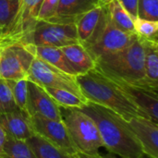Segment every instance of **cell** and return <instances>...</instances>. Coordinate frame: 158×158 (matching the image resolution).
I'll list each match as a JSON object with an SVG mask.
<instances>
[{
	"label": "cell",
	"instance_id": "obj_11",
	"mask_svg": "<svg viewBox=\"0 0 158 158\" xmlns=\"http://www.w3.org/2000/svg\"><path fill=\"white\" fill-rule=\"evenodd\" d=\"M26 109L30 117L39 116L48 119L62 121L59 106L44 87L29 80Z\"/></svg>",
	"mask_w": 158,
	"mask_h": 158
},
{
	"label": "cell",
	"instance_id": "obj_31",
	"mask_svg": "<svg viewBox=\"0 0 158 158\" xmlns=\"http://www.w3.org/2000/svg\"><path fill=\"white\" fill-rule=\"evenodd\" d=\"M69 158H106L100 156L98 153H84L77 151L76 153L69 156Z\"/></svg>",
	"mask_w": 158,
	"mask_h": 158
},
{
	"label": "cell",
	"instance_id": "obj_26",
	"mask_svg": "<svg viewBox=\"0 0 158 158\" xmlns=\"http://www.w3.org/2000/svg\"><path fill=\"white\" fill-rule=\"evenodd\" d=\"M10 90L12 92V95L17 106L27 112V97H28V79H21L18 81H6Z\"/></svg>",
	"mask_w": 158,
	"mask_h": 158
},
{
	"label": "cell",
	"instance_id": "obj_20",
	"mask_svg": "<svg viewBox=\"0 0 158 158\" xmlns=\"http://www.w3.org/2000/svg\"><path fill=\"white\" fill-rule=\"evenodd\" d=\"M26 142L36 158H69V155L37 133L27 139Z\"/></svg>",
	"mask_w": 158,
	"mask_h": 158
},
{
	"label": "cell",
	"instance_id": "obj_30",
	"mask_svg": "<svg viewBox=\"0 0 158 158\" xmlns=\"http://www.w3.org/2000/svg\"><path fill=\"white\" fill-rule=\"evenodd\" d=\"M134 20L137 18L138 0H118Z\"/></svg>",
	"mask_w": 158,
	"mask_h": 158
},
{
	"label": "cell",
	"instance_id": "obj_14",
	"mask_svg": "<svg viewBox=\"0 0 158 158\" xmlns=\"http://www.w3.org/2000/svg\"><path fill=\"white\" fill-rule=\"evenodd\" d=\"M128 124L137 138L144 156L149 158H158V125L153 120L135 117Z\"/></svg>",
	"mask_w": 158,
	"mask_h": 158
},
{
	"label": "cell",
	"instance_id": "obj_28",
	"mask_svg": "<svg viewBox=\"0 0 158 158\" xmlns=\"http://www.w3.org/2000/svg\"><path fill=\"white\" fill-rule=\"evenodd\" d=\"M137 18L158 20V0H138Z\"/></svg>",
	"mask_w": 158,
	"mask_h": 158
},
{
	"label": "cell",
	"instance_id": "obj_12",
	"mask_svg": "<svg viewBox=\"0 0 158 158\" xmlns=\"http://www.w3.org/2000/svg\"><path fill=\"white\" fill-rule=\"evenodd\" d=\"M108 79H110L151 120L158 123V92L121 80Z\"/></svg>",
	"mask_w": 158,
	"mask_h": 158
},
{
	"label": "cell",
	"instance_id": "obj_17",
	"mask_svg": "<svg viewBox=\"0 0 158 158\" xmlns=\"http://www.w3.org/2000/svg\"><path fill=\"white\" fill-rule=\"evenodd\" d=\"M76 76L82 75L95 68V61L81 44L76 43L61 48Z\"/></svg>",
	"mask_w": 158,
	"mask_h": 158
},
{
	"label": "cell",
	"instance_id": "obj_16",
	"mask_svg": "<svg viewBox=\"0 0 158 158\" xmlns=\"http://www.w3.org/2000/svg\"><path fill=\"white\" fill-rule=\"evenodd\" d=\"M25 44L27 45L28 49L33 55L34 57H37L59 69L60 70L76 77L73 69L69 65L61 48L53 47V46H36L31 44Z\"/></svg>",
	"mask_w": 158,
	"mask_h": 158
},
{
	"label": "cell",
	"instance_id": "obj_8",
	"mask_svg": "<svg viewBox=\"0 0 158 158\" xmlns=\"http://www.w3.org/2000/svg\"><path fill=\"white\" fill-rule=\"evenodd\" d=\"M108 21V11L106 5L95 7L79 17L74 20L78 42L84 48L94 45L102 35Z\"/></svg>",
	"mask_w": 158,
	"mask_h": 158
},
{
	"label": "cell",
	"instance_id": "obj_23",
	"mask_svg": "<svg viewBox=\"0 0 158 158\" xmlns=\"http://www.w3.org/2000/svg\"><path fill=\"white\" fill-rule=\"evenodd\" d=\"M44 90L47 92V94L52 97V99L59 107L81 108L88 102L67 90L50 87H45Z\"/></svg>",
	"mask_w": 158,
	"mask_h": 158
},
{
	"label": "cell",
	"instance_id": "obj_9",
	"mask_svg": "<svg viewBox=\"0 0 158 158\" xmlns=\"http://www.w3.org/2000/svg\"><path fill=\"white\" fill-rule=\"evenodd\" d=\"M31 120L35 133L41 135L69 156L77 152V148L63 121L48 119L39 116L31 117Z\"/></svg>",
	"mask_w": 158,
	"mask_h": 158
},
{
	"label": "cell",
	"instance_id": "obj_18",
	"mask_svg": "<svg viewBox=\"0 0 158 158\" xmlns=\"http://www.w3.org/2000/svg\"><path fill=\"white\" fill-rule=\"evenodd\" d=\"M105 6L100 0H59L54 18L75 20V19L95 7Z\"/></svg>",
	"mask_w": 158,
	"mask_h": 158
},
{
	"label": "cell",
	"instance_id": "obj_35",
	"mask_svg": "<svg viewBox=\"0 0 158 158\" xmlns=\"http://www.w3.org/2000/svg\"><path fill=\"white\" fill-rule=\"evenodd\" d=\"M5 44H3V43H1L0 42V51H1V49H2V47H3V45H4Z\"/></svg>",
	"mask_w": 158,
	"mask_h": 158
},
{
	"label": "cell",
	"instance_id": "obj_3",
	"mask_svg": "<svg viewBox=\"0 0 158 158\" xmlns=\"http://www.w3.org/2000/svg\"><path fill=\"white\" fill-rule=\"evenodd\" d=\"M95 69L108 78L121 80L151 90L156 89L145 81L144 53L138 36L126 48L96 58Z\"/></svg>",
	"mask_w": 158,
	"mask_h": 158
},
{
	"label": "cell",
	"instance_id": "obj_15",
	"mask_svg": "<svg viewBox=\"0 0 158 158\" xmlns=\"http://www.w3.org/2000/svg\"><path fill=\"white\" fill-rule=\"evenodd\" d=\"M0 125L6 137L11 139L26 141L35 133L31 117L19 108L9 113L1 114Z\"/></svg>",
	"mask_w": 158,
	"mask_h": 158
},
{
	"label": "cell",
	"instance_id": "obj_33",
	"mask_svg": "<svg viewBox=\"0 0 158 158\" xmlns=\"http://www.w3.org/2000/svg\"><path fill=\"white\" fill-rule=\"evenodd\" d=\"M0 42L3 43V44H6V38H5V34H4V31L3 30L0 28Z\"/></svg>",
	"mask_w": 158,
	"mask_h": 158
},
{
	"label": "cell",
	"instance_id": "obj_1",
	"mask_svg": "<svg viewBox=\"0 0 158 158\" xmlns=\"http://www.w3.org/2000/svg\"><path fill=\"white\" fill-rule=\"evenodd\" d=\"M95 122L104 147L121 158H143L142 147L128 121L114 111L87 102L81 108Z\"/></svg>",
	"mask_w": 158,
	"mask_h": 158
},
{
	"label": "cell",
	"instance_id": "obj_27",
	"mask_svg": "<svg viewBox=\"0 0 158 158\" xmlns=\"http://www.w3.org/2000/svg\"><path fill=\"white\" fill-rule=\"evenodd\" d=\"M18 108L7 81L0 79V115L12 112Z\"/></svg>",
	"mask_w": 158,
	"mask_h": 158
},
{
	"label": "cell",
	"instance_id": "obj_2",
	"mask_svg": "<svg viewBox=\"0 0 158 158\" xmlns=\"http://www.w3.org/2000/svg\"><path fill=\"white\" fill-rule=\"evenodd\" d=\"M76 80L87 101L114 111L126 121L135 117L149 118L110 79L95 68L82 75L76 76Z\"/></svg>",
	"mask_w": 158,
	"mask_h": 158
},
{
	"label": "cell",
	"instance_id": "obj_19",
	"mask_svg": "<svg viewBox=\"0 0 158 158\" xmlns=\"http://www.w3.org/2000/svg\"><path fill=\"white\" fill-rule=\"evenodd\" d=\"M140 40L144 53L145 81L158 89V42L143 38Z\"/></svg>",
	"mask_w": 158,
	"mask_h": 158
},
{
	"label": "cell",
	"instance_id": "obj_25",
	"mask_svg": "<svg viewBox=\"0 0 158 158\" xmlns=\"http://www.w3.org/2000/svg\"><path fill=\"white\" fill-rule=\"evenodd\" d=\"M134 31L137 36L143 39L158 42V20L136 18L133 20Z\"/></svg>",
	"mask_w": 158,
	"mask_h": 158
},
{
	"label": "cell",
	"instance_id": "obj_13",
	"mask_svg": "<svg viewBox=\"0 0 158 158\" xmlns=\"http://www.w3.org/2000/svg\"><path fill=\"white\" fill-rule=\"evenodd\" d=\"M43 0H21L14 25L8 35V42H24L32 31Z\"/></svg>",
	"mask_w": 158,
	"mask_h": 158
},
{
	"label": "cell",
	"instance_id": "obj_24",
	"mask_svg": "<svg viewBox=\"0 0 158 158\" xmlns=\"http://www.w3.org/2000/svg\"><path fill=\"white\" fill-rule=\"evenodd\" d=\"M0 158H36L26 141L6 137Z\"/></svg>",
	"mask_w": 158,
	"mask_h": 158
},
{
	"label": "cell",
	"instance_id": "obj_6",
	"mask_svg": "<svg viewBox=\"0 0 158 158\" xmlns=\"http://www.w3.org/2000/svg\"><path fill=\"white\" fill-rule=\"evenodd\" d=\"M27 79L44 88L50 87L67 90L86 100L81 92L75 76L68 74L37 57H34L31 64Z\"/></svg>",
	"mask_w": 158,
	"mask_h": 158
},
{
	"label": "cell",
	"instance_id": "obj_22",
	"mask_svg": "<svg viewBox=\"0 0 158 158\" xmlns=\"http://www.w3.org/2000/svg\"><path fill=\"white\" fill-rule=\"evenodd\" d=\"M21 0H0V28L4 31L6 44L9 43L8 35L16 20Z\"/></svg>",
	"mask_w": 158,
	"mask_h": 158
},
{
	"label": "cell",
	"instance_id": "obj_34",
	"mask_svg": "<svg viewBox=\"0 0 158 158\" xmlns=\"http://www.w3.org/2000/svg\"><path fill=\"white\" fill-rule=\"evenodd\" d=\"M100 1L102 2L103 5H107V4H108L109 2H111L112 0H100Z\"/></svg>",
	"mask_w": 158,
	"mask_h": 158
},
{
	"label": "cell",
	"instance_id": "obj_36",
	"mask_svg": "<svg viewBox=\"0 0 158 158\" xmlns=\"http://www.w3.org/2000/svg\"><path fill=\"white\" fill-rule=\"evenodd\" d=\"M143 158H144V157H143Z\"/></svg>",
	"mask_w": 158,
	"mask_h": 158
},
{
	"label": "cell",
	"instance_id": "obj_7",
	"mask_svg": "<svg viewBox=\"0 0 158 158\" xmlns=\"http://www.w3.org/2000/svg\"><path fill=\"white\" fill-rule=\"evenodd\" d=\"M34 56L22 42L5 44L0 51V79H26Z\"/></svg>",
	"mask_w": 158,
	"mask_h": 158
},
{
	"label": "cell",
	"instance_id": "obj_5",
	"mask_svg": "<svg viewBox=\"0 0 158 158\" xmlns=\"http://www.w3.org/2000/svg\"><path fill=\"white\" fill-rule=\"evenodd\" d=\"M22 43L62 48L79 42L73 20L53 18L37 20L32 31Z\"/></svg>",
	"mask_w": 158,
	"mask_h": 158
},
{
	"label": "cell",
	"instance_id": "obj_32",
	"mask_svg": "<svg viewBox=\"0 0 158 158\" xmlns=\"http://www.w3.org/2000/svg\"><path fill=\"white\" fill-rule=\"evenodd\" d=\"M6 141V132L5 131L3 130L2 126L0 125V156L3 152V148H4V145H5V143Z\"/></svg>",
	"mask_w": 158,
	"mask_h": 158
},
{
	"label": "cell",
	"instance_id": "obj_29",
	"mask_svg": "<svg viewBox=\"0 0 158 158\" xmlns=\"http://www.w3.org/2000/svg\"><path fill=\"white\" fill-rule=\"evenodd\" d=\"M58 4L59 0H43V3L39 9L37 20L50 19L56 17Z\"/></svg>",
	"mask_w": 158,
	"mask_h": 158
},
{
	"label": "cell",
	"instance_id": "obj_21",
	"mask_svg": "<svg viewBox=\"0 0 158 158\" xmlns=\"http://www.w3.org/2000/svg\"><path fill=\"white\" fill-rule=\"evenodd\" d=\"M108 16L112 23L127 33H135L132 18L118 0H112L106 5Z\"/></svg>",
	"mask_w": 158,
	"mask_h": 158
},
{
	"label": "cell",
	"instance_id": "obj_4",
	"mask_svg": "<svg viewBox=\"0 0 158 158\" xmlns=\"http://www.w3.org/2000/svg\"><path fill=\"white\" fill-rule=\"evenodd\" d=\"M62 121L77 148L84 153H97L104 147L94 120L81 108L59 107Z\"/></svg>",
	"mask_w": 158,
	"mask_h": 158
},
{
	"label": "cell",
	"instance_id": "obj_10",
	"mask_svg": "<svg viewBox=\"0 0 158 158\" xmlns=\"http://www.w3.org/2000/svg\"><path fill=\"white\" fill-rule=\"evenodd\" d=\"M136 33H127L117 28L109 19L107 24L97 42L86 50L94 59L101 56L120 51L129 46L135 39Z\"/></svg>",
	"mask_w": 158,
	"mask_h": 158
}]
</instances>
